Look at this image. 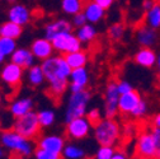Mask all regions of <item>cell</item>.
<instances>
[{
    "mask_svg": "<svg viewBox=\"0 0 160 159\" xmlns=\"http://www.w3.org/2000/svg\"><path fill=\"white\" fill-rule=\"evenodd\" d=\"M94 139L99 145L116 146L122 139V127L114 117H104L93 126Z\"/></svg>",
    "mask_w": 160,
    "mask_h": 159,
    "instance_id": "obj_1",
    "label": "cell"
},
{
    "mask_svg": "<svg viewBox=\"0 0 160 159\" xmlns=\"http://www.w3.org/2000/svg\"><path fill=\"white\" fill-rule=\"evenodd\" d=\"M48 84L68 82L72 69L68 64L65 56H51L41 64Z\"/></svg>",
    "mask_w": 160,
    "mask_h": 159,
    "instance_id": "obj_2",
    "label": "cell"
},
{
    "mask_svg": "<svg viewBox=\"0 0 160 159\" xmlns=\"http://www.w3.org/2000/svg\"><path fill=\"white\" fill-rule=\"evenodd\" d=\"M0 141L4 148H7L12 153H15L19 156H29L32 155V153H34L31 139L22 136L14 129L3 131L0 135Z\"/></svg>",
    "mask_w": 160,
    "mask_h": 159,
    "instance_id": "obj_3",
    "label": "cell"
},
{
    "mask_svg": "<svg viewBox=\"0 0 160 159\" xmlns=\"http://www.w3.org/2000/svg\"><path fill=\"white\" fill-rule=\"evenodd\" d=\"M92 99V94L89 90L84 89L82 92L71 93V95L68 99L66 103V111H65V121L69 122L74 118L83 117L88 112V106Z\"/></svg>",
    "mask_w": 160,
    "mask_h": 159,
    "instance_id": "obj_4",
    "label": "cell"
},
{
    "mask_svg": "<svg viewBox=\"0 0 160 159\" xmlns=\"http://www.w3.org/2000/svg\"><path fill=\"white\" fill-rule=\"evenodd\" d=\"M158 148L152 137L150 126L141 129L137 134L135 144V155L136 159H156Z\"/></svg>",
    "mask_w": 160,
    "mask_h": 159,
    "instance_id": "obj_5",
    "label": "cell"
},
{
    "mask_svg": "<svg viewBox=\"0 0 160 159\" xmlns=\"http://www.w3.org/2000/svg\"><path fill=\"white\" fill-rule=\"evenodd\" d=\"M13 129L22 136L33 140V139H36L39 135V131H41L42 127L39 125L37 112L31 111L22 117L15 118V121L13 124Z\"/></svg>",
    "mask_w": 160,
    "mask_h": 159,
    "instance_id": "obj_6",
    "label": "cell"
},
{
    "mask_svg": "<svg viewBox=\"0 0 160 159\" xmlns=\"http://www.w3.org/2000/svg\"><path fill=\"white\" fill-rule=\"evenodd\" d=\"M52 45L55 51H57L58 54H61L64 56L82 50V41L78 38L76 33L74 34L72 32H65L58 34L52 39Z\"/></svg>",
    "mask_w": 160,
    "mask_h": 159,
    "instance_id": "obj_7",
    "label": "cell"
},
{
    "mask_svg": "<svg viewBox=\"0 0 160 159\" xmlns=\"http://www.w3.org/2000/svg\"><path fill=\"white\" fill-rule=\"evenodd\" d=\"M93 124L88 120L87 116L78 117L66 122V135L72 140H82L87 137L92 130Z\"/></svg>",
    "mask_w": 160,
    "mask_h": 159,
    "instance_id": "obj_8",
    "label": "cell"
},
{
    "mask_svg": "<svg viewBox=\"0 0 160 159\" xmlns=\"http://www.w3.org/2000/svg\"><path fill=\"white\" fill-rule=\"evenodd\" d=\"M119 92L117 88V82L111 80L108 82L106 90H104V116L106 117H116L118 113V99H119Z\"/></svg>",
    "mask_w": 160,
    "mask_h": 159,
    "instance_id": "obj_9",
    "label": "cell"
},
{
    "mask_svg": "<svg viewBox=\"0 0 160 159\" xmlns=\"http://www.w3.org/2000/svg\"><path fill=\"white\" fill-rule=\"evenodd\" d=\"M24 75V69L14 63H8L0 70V78L9 87H18Z\"/></svg>",
    "mask_w": 160,
    "mask_h": 159,
    "instance_id": "obj_10",
    "label": "cell"
},
{
    "mask_svg": "<svg viewBox=\"0 0 160 159\" xmlns=\"http://www.w3.org/2000/svg\"><path fill=\"white\" fill-rule=\"evenodd\" d=\"M31 51L34 55V57L37 60L45 61L47 59H50L53 55V45L52 41H50L48 38L43 37V38H36L31 45Z\"/></svg>",
    "mask_w": 160,
    "mask_h": 159,
    "instance_id": "obj_11",
    "label": "cell"
},
{
    "mask_svg": "<svg viewBox=\"0 0 160 159\" xmlns=\"http://www.w3.org/2000/svg\"><path fill=\"white\" fill-rule=\"evenodd\" d=\"M69 80H70L69 89H70L71 93L82 92V90L87 89V85L89 83V71H88V69L85 66L72 69Z\"/></svg>",
    "mask_w": 160,
    "mask_h": 159,
    "instance_id": "obj_12",
    "label": "cell"
},
{
    "mask_svg": "<svg viewBox=\"0 0 160 159\" xmlns=\"http://www.w3.org/2000/svg\"><path fill=\"white\" fill-rule=\"evenodd\" d=\"M142 97L140 95L137 90H131L128 93L121 94L118 99V112L121 115H131L132 111L136 108V106L140 103Z\"/></svg>",
    "mask_w": 160,
    "mask_h": 159,
    "instance_id": "obj_13",
    "label": "cell"
},
{
    "mask_svg": "<svg viewBox=\"0 0 160 159\" xmlns=\"http://www.w3.org/2000/svg\"><path fill=\"white\" fill-rule=\"evenodd\" d=\"M37 145H38V148H42V149H46V150H50L53 153L61 154L65 145H66V141L62 136L50 134V135H43L42 137H39Z\"/></svg>",
    "mask_w": 160,
    "mask_h": 159,
    "instance_id": "obj_14",
    "label": "cell"
},
{
    "mask_svg": "<svg viewBox=\"0 0 160 159\" xmlns=\"http://www.w3.org/2000/svg\"><path fill=\"white\" fill-rule=\"evenodd\" d=\"M136 41L141 47H152L158 41V33L156 29L146 26L145 23L138 26L135 31Z\"/></svg>",
    "mask_w": 160,
    "mask_h": 159,
    "instance_id": "obj_15",
    "label": "cell"
},
{
    "mask_svg": "<svg viewBox=\"0 0 160 159\" xmlns=\"http://www.w3.org/2000/svg\"><path fill=\"white\" fill-rule=\"evenodd\" d=\"M72 28V23H70L66 19H55L52 22H48L45 27V37L48 38L50 41L55 37H57L58 34L65 33V32H71Z\"/></svg>",
    "mask_w": 160,
    "mask_h": 159,
    "instance_id": "obj_16",
    "label": "cell"
},
{
    "mask_svg": "<svg viewBox=\"0 0 160 159\" xmlns=\"http://www.w3.org/2000/svg\"><path fill=\"white\" fill-rule=\"evenodd\" d=\"M32 13L31 10L22 4H15L13 5L8 12V19L13 23H17L19 26H26L31 22Z\"/></svg>",
    "mask_w": 160,
    "mask_h": 159,
    "instance_id": "obj_17",
    "label": "cell"
},
{
    "mask_svg": "<svg viewBox=\"0 0 160 159\" xmlns=\"http://www.w3.org/2000/svg\"><path fill=\"white\" fill-rule=\"evenodd\" d=\"M133 61L141 68L151 69L156 66L158 55L151 47H141L133 56Z\"/></svg>",
    "mask_w": 160,
    "mask_h": 159,
    "instance_id": "obj_18",
    "label": "cell"
},
{
    "mask_svg": "<svg viewBox=\"0 0 160 159\" xmlns=\"http://www.w3.org/2000/svg\"><path fill=\"white\" fill-rule=\"evenodd\" d=\"M33 107H34V102H33L32 98L22 97V98H18L10 103L9 112L14 118H18V117H22V116L27 115L28 112L33 111Z\"/></svg>",
    "mask_w": 160,
    "mask_h": 159,
    "instance_id": "obj_19",
    "label": "cell"
},
{
    "mask_svg": "<svg viewBox=\"0 0 160 159\" xmlns=\"http://www.w3.org/2000/svg\"><path fill=\"white\" fill-rule=\"evenodd\" d=\"M12 59V63L19 65V66H22L23 69H29L32 68L34 64V60H36V57L34 55L32 54L31 49H24V47H21V49H17L13 55L10 56Z\"/></svg>",
    "mask_w": 160,
    "mask_h": 159,
    "instance_id": "obj_20",
    "label": "cell"
},
{
    "mask_svg": "<svg viewBox=\"0 0 160 159\" xmlns=\"http://www.w3.org/2000/svg\"><path fill=\"white\" fill-rule=\"evenodd\" d=\"M83 13L85 14L87 17V21L88 23H92V24H97L102 21L106 15V9L102 8L101 5H98L97 3H94L93 0H89L84 4V8H83Z\"/></svg>",
    "mask_w": 160,
    "mask_h": 159,
    "instance_id": "obj_21",
    "label": "cell"
},
{
    "mask_svg": "<svg viewBox=\"0 0 160 159\" xmlns=\"http://www.w3.org/2000/svg\"><path fill=\"white\" fill-rule=\"evenodd\" d=\"M65 59H66V61L71 69H78V68H84L88 64L89 56L85 51L79 50V51L65 55Z\"/></svg>",
    "mask_w": 160,
    "mask_h": 159,
    "instance_id": "obj_22",
    "label": "cell"
},
{
    "mask_svg": "<svg viewBox=\"0 0 160 159\" xmlns=\"http://www.w3.org/2000/svg\"><path fill=\"white\" fill-rule=\"evenodd\" d=\"M97 34H98V32H97L94 24H92V23H87L83 27H79L76 31V36L80 41H82V44L94 42L97 38Z\"/></svg>",
    "mask_w": 160,
    "mask_h": 159,
    "instance_id": "obj_23",
    "label": "cell"
},
{
    "mask_svg": "<svg viewBox=\"0 0 160 159\" xmlns=\"http://www.w3.org/2000/svg\"><path fill=\"white\" fill-rule=\"evenodd\" d=\"M144 23L154 29L160 28V3H155L151 9L145 12Z\"/></svg>",
    "mask_w": 160,
    "mask_h": 159,
    "instance_id": "obj_24",
    "label": "cell"
},
{
    "mask_svg": "<svg viewBox=\"0 0 160 159\" xmlns=\"http://www.w3.org/2000/svg\"><path fill=\"white\" fill-rule=\"evenodd\" d=\"M27 80L32 87H39L46 80L45 73L41 65H33L27 71Z\"/></svg>",
    "mask_w": 160,
    "mask_h": 159,
    "instance_id": "obj_25",
    "label": "cell"
},
{
    "mask_svg": "<svg viewBox=\"0 0 160 159\" xmlns=\"http://www.w3.org/2000/svg\"><path fill=\"white\" fill-rule=\"evenodd\" d=\"M23 32V27L17 23H13L10 21L3 23L0 26V37H8V38H14L17 39Z\"/></svg>",
    "mask_w": 160,
    "mask_h": 159,
    "instance_id": "obj_26",
    "label": "cell"
},
{
    "mask_svg": "<svg viewBox=\"0 0 160 159\" xmlns=\"http://www.w3.org/2000/svg\"><path fill=\"white\" fill-rule=\"evenodd\" d=\"M84 4L83 0H61V9L68 15H75L83 12Z\"/></svg>",
    "mask_w": 160,
    "mask_h": 159,
    "instance_id": "obj_27",
    "label": "cell"
},
{
    "mask_svg": "<svg viewBox=\"0 0 160 159\" xmlns=\"http://www.w3.org/2000/svg\"><path fill=\"white\" fill-rule=\"evenodd\" d=\"M61 155L62 159H84L85 151L75 144H66Z\"/></svg>",
    "mask_w": 160,
    "mask_h": 159,
    "instance_id": "obj_28",
    "label": "cell"
},
{
    "mask_svg": "<svg viewBox=\"0 0 160 159\" xmlns=\"http://www.w3.org/2000/svg\"><path fill=\"white\" fill-rule=\"evenodd\" d=\"M17 50V42L14 38L0 37V54L3 56H12L13 52Z\"/></svg>",
    "mask_w": 160,
    "mask_h": 159,
    "instance_id": "obj_29",
    "label": "cell"
},
{
    "mask_svg": "<svg viewBox=\"0 0 160 159\" xmlns=\"http://www.w3.org/2000/svg\"><path fill=\"white\" fill-rule=\"evenodd\" d=\"M37 115L41 127H50L55 124L56 115L52 110H41L39 112H37Z\"/></svg>",
    "mask_w": 160,
    "mask_h": 159,
    "instance_id": "obj_30",
    "label": "cell"
},
{
    "mask_svg": "<svg viewBox=\"0 0 160 159\" xmlns=\"http://www.w3.org/2000/svg\"><path fill=\"white\" fill-rule=\"evenodd\" d=\"M148 112H149V103L146 99H141L140 103L136 106V108L132 111V113L130 115L132 120H138V121H142L146 118L148 116Z\"/></svg>",
    "mask_w": 160,
    "mask_h": 159,
    "instance_id": "obj_31",
    "label": "cell"
},
{
    "mask_svg": "<svg viewBox=\"0 0 160 159\" xmlns=\"http://www.w3.org/2000/svg\"><path fill=\"white\" fill-rule=\"evenodd\" d=\"M125 32H126V28L123 23H113L109 26L107 34L111 41H121L125 36Z\"/></svg>",
    "mask_w": 160,
    "mask_h": 159,
    "instance_id": "obj_32",
    "label": "cell"
},
{
    "mask_svg": "<svg viewBox=\"0 0 160 159\" xmlns=\"http://www.w3.org/2000/svg\"><path fill=\"white\" fill-rule=\"evenodd\" d=\"M69 84H70V80L68 82H58V83H53V84H48V93L51 97L53 98H58L61 97L66 89L69 88Z\"/></svg>",
    "mask_w": 160,
    "mask_h": 159,
    "instance_id": "obj_33",
    "label": "cell"
},
{
    "mask_svg": "<svg viewBox=\"0 0 160 159\" xmlns=\"http://www.w3.org/2000/svg\"><path fill=\"white\" fill-rule=\"evenodd\" d=\"M34 159H62V155L42 148H37L34 150Z\"/></svg>",
    "mask_w": 160,
    "mask_h": 159,
    "instance_id": "obj_34",
    "label": "cell"
},
{
    "mask_svg": "<svg viewBox=\"0 0 160 159\" xmlns=\"http://www.w3.org/2000/svg\"><path fill=\"white\" fill-rule=\"evenodd\" d=\"M116 149L114 146H108V145H101L99 149L95 153V158L94 159H111L114 154Z\"/></svg>",
    "mask_w": 160,
    "mask_h": 159,
    "instance_id": "obj_35",
    "label": "cell"
},
{
    "mask_svg": "<svg viewBox=\"0 0 160 159\" xmlns=\"http://www.w3.org/2000/svg\"><path fill=\"white\" fill-rule=\"evenodd\" d=\"M87 117H88V120L93 124V126L97 124V122H99V121H101L102 120V113H101V110H99V108H92V110H89L88 112H87V115H85Z\"/></svg>",
    "mask_w": 160,
    "mask_h": 159,
    "instance_id": "obj_36",
    "label": "cell"
},
{
    "mask_svg": "<svg viewBox=\"0 0 160 159\" xmlns=\"http://www.w3.org/2000/svg\"><path fill=\"white\" fill-rule=\"evenodd\" d=\"M72 26L74 27H76V28H79V27H83L84 24H87L88 23V21H87V17H85V14L83 13V12H80V13H78V14H75V15H72Z\"/></svg>",
    "mask_w": 160,
    "mask_h": 159,
    "instance_id": "obj_37",
    "label": "cell"
},
{
    "mask_svg": "<svg viewBox=\"0 0 160 159\" xmlns=\"http://www.w3.org/2000/svg\"><path fill=\"white\" fill-rule=\"evenodd\" d=\"M117 88H118L119 94H125V93H128V92L133 90L132 84L130 82H127V80H119V82H117Z\"/></svg>",
    "mask_w": 160,
    "mask_h": 159,
    "instance_id": "obj_38",
    "label": "cell"
},
{
    "mask_svg": "<svg viewBox=\"0 0 160 159\" xmlns=\"http://www.w3.org/2000/svg\"><path fill=\"white\" fill-rule=\"evenodd\" d=\"M150 130H151L152 137H154V140H155V144H156L158 151H160V127H154V126H150Z\"/></svg>",
    "mask_w": 160,
    "mask_h": 159,
    "instance_id": "obj_39",
    "label": "cell"
},
{
    "mask_svg": "<svg viewBox=\"0 0 160 159\" xmlns=\"http://www.w3.org/2000/svg\"><path fill=\"white\" fill-rule=\"evenodd\" d=\"M93 2L97 3L98 5H101L102 8H104V9L107 10V9H109V8L114 4L116 0H93Z\"/></svg>",
    "mask_w": 160,
    "mask_h": 159,
    "instance_id": "obj_40",
    "label": "cell"
},
{
    "mask_svg": "<svg viewBox=\"0 0 160 159\" xmlns=\"http://www.w3.org/2000/svg\"><path fill=\"white\" fill-rule=\"evenodd\" d=\"M111 159H130V156H128V154H127L125 150H122V149H117Z\"/></svg>",
    "mask_w": 160,
    "mask_h": 159,
    "instance_id": "obj_41",
    "label": "cell"
},
{
    "mask_svg": "<svg viewBox=\"0 0 160 159\" xmlns=\"http://www.w3.org/2000/svg\"><path fill=\"white\" fill-rule=\"evenodd\" d=\"M150 126L160 127V112H158L156 115H154V117L150 120Z\"/></svg>",
    "mask_w": 160,
    "mask_h": 159,
    "instance_id": "obj_42",
    "label": "cell"
},
{
    "mask_svg": "<svg viewBox=\"0 0 160 159\" xmlns=\"http://www.w3.org/2000/svg\"><path fill=\"white\" fill-rule=\"evenodd\" d=\"M155 3H156L155 0H144V2H142V9H144L145 12H148L149 9H151V8L154 7Z\"/></svg>",
    "mask_w": 160,
    "mask_h": 159,
    "instance_id": "obj_43",
    "label": "cell"
},
{
    "mask_svg": "<svg viewBox=\"0 0 160 159\" xmlns=\"http://www.w3.org/2000/svg\"><path fill=\"white\" fill-rule=\"evenodd\" d=\"M156 82L160 85V54L158 55V61H156Z\"/></svg>",
    "mask_w": 160,
    "mask_h": 159,
    "instance_id": "obj_44",
    "label": "cell"
},
{
    "mask_svg": "<svg viewBox=\"0 0 160 159\" xmlns=\"http://www.w3.org/2000/svg\"><path fill=\"white\" fill-rule=\"evenodd\" d=\"M4 59H5V56H3L2 54H0V64H2V63L4 61Z\"/></svg>",
    "mask_w": 160,
    "mask_h": 159,
    "instance_id": "obj_45",
    "label": "cell"
},
{
    "mask_svg": "<svg viewBox=\"0 0 160 159\" xmlns=\"http://www.w3.org/2000/svg\"><path fill=\"white\" fill-rule=\"evenodd\" d=\"M3 154H4V151H3V149H2V148H0V158L3 156Z\"/></svg>",
    "mask_w": 160,
    "mask_h": 159,
    "instance_id": "obj_46",
    "label": "cell"
},
{
    "mask_svg": "<svg viewBox=\"0 0 160 159\" xmlns=\"http://www.w3.org/2000/svg\"><path fill=\"white\" fill-rule=\"evenodd\" d=\"M156 159H160V151H158V154H156Z\"/></svg>",
    "mask_w": 160,
    "mask_h": 159,
    "instance_id": "obj_47",
    "label": "cell"
},
{
    "mask_svg": "<svg viewBox=\"0 0 160 159\" xmlns=\"http://www.w3.org/2000/svg\"><path fill=\"white\" fill-rule=\"evenodd\" d=\"M7 2H9V3H14V2H17V0H7Z\"/></svg>",
    "mask_w": 160,
    "mask_h": 159,
    "instance_id": "obj_48",
    "label": "cell"
},
{
    "mask_svg": "<svg viewBox=\"0 0 160 159\" xmlns=\"http://www.w3.org/2000/svg\"><path fill=\"white\" fill-rule=\"evenodd\" d=\"M155 2H156V3H160V0H155Z\"/></svg>",
    "mask_w": 160,
    "mask_h": 159,
    "instance_id": "obj_49",
    "label": "cell"
},
{
    "mask_svg": "<svg viewBox=\"0 0 160 159\" xmlns=\"http://www.w3.org/2000/svg\"><path fill=\"white\" fill-rule=\"evenodd\" d=\"M0 103H2V98H0Z\"/></svg>",
    "mask_w": 160,
    "mask_h": 159,
    "instance_id": "obj_50",
    "label": "cell"
}]
</instances>
